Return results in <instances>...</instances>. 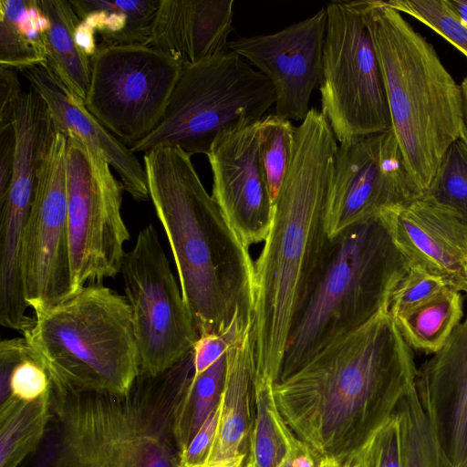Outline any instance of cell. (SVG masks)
<instances>
[{"mask_svg": "<svg viewBox=\"0 0 467 467\" xmlns=\"http://www.w3.org/2000/svg\"><path fill=\"white\" fill-rule=\"evenodd\" d=\"M417 369L413 350L384 308L279 377L273 393L300 441L345 462L395 413Z\"/></svg>", "mask_w": 467, "mask_h": 467, "instance_id": "obj_1", "label": "cell"}, {"mask_svg": "<svg viewBox=\"0 0 467 467\" xmlns=\"http://www.w3.org/2000/svg\"><path fill=\"white\" fill-rule=\"evenodd\" d=\"M337 150L327 119L310 109L296 126L290 165L254 260L250 337L255 379H277L294 322L326 259Z\"/></svg>", "mask_w": 467, "mask_h": 467, "instance_id": "obj_2", "label": "cell"}, {"mask_svg": "<svg viewBox=\"0 0 467 467\" xmlns=\"http://www.w3.org/2000/svg\"><path fill=\"white\" fill-rule=\"evenodd\" d=\"M193 376L192 349L124 394L53 389L45 437L20 467H180Z\"/></svg>", "mask_w": 467, "mask_h": 467, "instance_id": "obj_3", "label": "cell"}, {"mask_svg": "<svg viewBox=\"0 0 467 467\" xmlns=\"http://www.w3.org/2000/svg\"><path fill=\"white\" fill-rule=\"evenodd\" d=\"M156 215L176 265L199 337L253 326L254 261L204 188L192 156L178 147L143 155Z\"/></svg>", "mask_w": 467, "mask_h": 467, "instance_id": "obj_4", "label": "cell"}, {"mask_svg": "<svg viewBox=\"0 0 467 467\" xmlns=\"http://www.w3.org/2000/svg\"><path fill=\"white\" fill-rule=\"evenodd\" d=\"M361 6L382 71L393 130L424 195L452 142L460 138L462 94L436 50L386 1Z\"/></svg>", "mask_w": 467, "mask_h": 467, "instance_id": "obj_5", "label": "cell"}, {"mask_svg": "<svg viewBox=\"0 0 467 467\" xmlns=\"http://www.w3.org/2000/svg\"><path fill=\"white\" fill-rule=\"evenodd\" d=\"M408 269L379 217L331 238L320 273L294 322L278 378L389 308Z\"/></svg>", "mask_w": 467, "mask_h": 467, "instance_id": "obj_6", "label": "cell"}, {"mask_svg": "<svg viewBox=\"0 0 467 467\" xmlns=\"http://www.w3.org/2000/svg\"><path fill=\"white\" fill-rule=\"evenodd\" d=\"M23 336L42 354L63 392H128L140 355L126 297L100 284L34 315Z\"/></svg>", "mask_w": 467, "mask_h": 467, "instance_id": "obj_7", "label": "cell"}, {"mask_svg": "<svg viewBox=\"0 0 467 467\" xmlns=\"http://www.w3.org/2000/svg\"><path fill=\"white\" fill-rule=\"evenodd\" d=\"M275 103L272 82L227 50L182 67L161 122L129 148L135 153L178 147L191 156L206 155L219 134L259 122Z\"/></svg>", "mask_w": 467, "mask_h": 467, "instance_id": "obj_8", "label": "cell"}, {"mask_svg": "<svg viewBox=\"0 0 467 467\" xmlns=\"http://www.w3.org/2000/svg\"><path fill=\"white\" fill-rule=\"evenodd\" d=\"M325 8L322 114L339 143L391 130L382 71L361 0L333 1Z\"/></svg>", "mask_w": 467, "mask_h": 467, "instance_id": "obj_9", "label": "cell"}, {"mask_svg": "<svg viewBox=\"0 0 467 467\" xmlns=\"http://www.w3.org/2000/svg\"><path fill=\"white\" fill-rule=\"evenodd\" d=\"M124 188L109 162L67 137V194L75 292L120 273L130 233L121 215Z\"/></svg>", "mask_w": 467, "mask_h": 467, "instance_id": "obj_10", "label": "cell"}, {"mask_svg": "<svg viewBox=\"0 0 467 467\" xmlns=\"http://www.w3.org/2000/svg\"><path fill=\"white\" fill-rule=\"evenodd\" d=\"M120 273L140 355V374L157 376L182 358L199 334L152 224L125 254Z\"/></svg>", "mask_w": 467, "mask_h": 467, "instance_id": "obj_11", "label": "cell"}, {"mask_svg": "<svg viewBox=\"0 0 467 467\" xmlns=\"http://www.w3.org/2000/svg\"><path fill=\"white\" fill-rule=\"evenodd\" d=\"M182 67L149 46L100 47L91 59L88 111L126 146L158 126Z\"/></svg>", "mask_w": 467, "mask_h": 467, "instance_id": "obj_12", "label": "cell"}, {"mask_svg": "<svg viewBox=\"0 0 467 467\" xmlns=\"http://www.w3.org/2000/svg\"><path fill=\"white\" fill-rule=\"evenodd\" d=\"M25 298L42 313L75 293L68 234L67 137L56 132L40 167L21 249Z\"/></svg>", "mask_w": 467, "mask_h": 467, "instance_id": "obj_13", "label": "cell"}, {"mask_svg": "<svg viewBox=\"0 0 467 467\" xmlns=\"http://www.w3.org/2000/svg\"><path fill=\"white\" fill-rule=\"evenodd\" d=\"M420 196L392 130L339 143L327 213L328 237Z\"/></svg>", "mask_w": 467, "mask_h": 467, "instance_id": "obj_14", "label": "cell"}, {"mask_svg": "<svg viewBox=\"0 0 467 467\" xmlns=\"http://www.w3.org/2000/svg\"><path fill=\"white\" fill-rule=\"evenodd\" d=\"M327 26L326 8L275 33L229 41L232 51L263 73L275 92V114L302 121L319 83Z\"/></svg>", "mask_w": 467, "mask_h": 467, "instance_id": "obj_15", "label": "cell"}, {"mask_svg": "<svg viewBox=\"0 0 467 467\" xmlns=\"http://www.w3.org/2000/svg\"><path fill=\"white\" fill-rule=\"evenodd\" d=\"M259 123L224 130L206 154L212 196L247 248L265 242L273 212L259 152Z\"/></svg>", "mask_w": 467, "mask_h": 467, "instance_id": "obj_16", "label": "cell"}, {"mask_svg": "<svg viewBox=\"0 0 467 467\" xmlns=\"http://www.w3.org/2000/svg\"><path fill=\"white\" fill-rule=\"evenodd\" d=\"M379 217L408 266H419L467 294V222L462 216L422 195Z\"/></svg>", "mask_w": 467, "mask_h": 467, "instance_id": "obj_17", "label": "cell"}, {"mask_svg": "<svg viewBox=\"0 0 467 467\" xmlns=\"http://www.w3.org/2000/svg\"><path fill=\"white\" fill-rule=\"evenodd\" d=\"M415 387L442 467H459L467 459V313L445 345L417 369Z\"/></svg>", "mask_w": 467, "mask_h": 467, "instance_id": "obj_18", "label": "cell"}, {"mask_svg": "<svg viewBox=\"0 0 467 467\" xmlns=\"http://www.w3.org/2000/svg\"><path fill=\"white\" fill-rule=\"evenodd\" d=\"M45 100L56 132L73 137L101 155L119 175L126 191L135 201L150 199L144 166L128 146L106 129L55 76L47 63L21 71Z\"/></svg>", "mask_w": 467, "mask_h": 467, "instance_id": "obj_19", "label": "cell"}, {"mask_svg": "<svg viewBox=\"0 0 467 467\" xmlns=\"http://www.w3.org/2000/svg\"><path fill=\"white\" fill-rule=\"evenodd\" d=\"M234 0H161L149 47L182 67L228 50Z\"/></svg>", "mask_w": 467, "mask_h": 467, "instance_id": "obj_20", "label": "cell"}, {"mask_svg": "<svg viewBox=\"0 0 467 467\" xmlns=\"http://www.w3.org/2000/svg\"><path fill=\"white\" fill-rule=\"evenodd\" d=\"M250 332L227 351L220 420L212 451L204 465L228 462L249 451L254 421V375Z\"/></svg>", "mask_w": 467, "mask_h": 467, "instance_id": "obj_21", "label": "cell"}, {"mask_svg": "<svg viewBox=\"0 0 467 467\" xmlns=\"http://www.w3.org/2000/svg\"><path fill=\"white\" fill-rule=\"evenodd\" d=\"M49 21L45 34L47 65L67 90L86 102L91 78V59L78 46L75 30L80 19L69 0H39Z\"/></svg>", "mask_w": 467, "mask_h": 467, "instance_id": "obj_22", "label": "cell"}, {"mask_svg": "<svg viewBox=\"0 0 467 467\" xmlns=\"http://www.w3.org/2000/svg\"><path fill=\"white\" fill-rule=\"evenodd\" d=\"M104 47L149 46L161 0H69Z\"/></svg>", "mask_w": 467, "mask_h": 467, "instance_id": "obj_23", "label": "cell"}, {"mask_svg": "<svg viewBox=\"0 0 467 467\" xmlns=\"http://www.w3.org/2000/svg\"><path fill=\"white\" fill-rule=\"evenodd\" d=\"M48 26L39 0H1L0 67L23 71L47 63Z\"/></svg>", "mask_w": 467, "mask_h": 467, "instance_id": "obj_24", "label": "cell"}, {"mask_svg": "<svg viewBox=\"0 0 467 467\" xmlns=\"http://www.w3.org/2000/svg\"><path fill=\"white\" fill-rule=\"evenodd\" d=\"M53 389L33 401L12 395L0 401V467H20L38 449L51 418Z\"/></svg>", "mask_w": 467, "mask_h": 467, "instance_id": "obj_25", "label": "cell"}, {"mask_svg": "<svg viewBox=\"0 0 467 467\" xmlns=\"http://www.w3.org/2000/svg\"><path fill=\"white\" fill-rule=\"evenodd\" d=\"M393 318L412 350L432 355L445 345L463 318L462 293L446 287Z\"/></svg>", "mask_w": 467, "mask_h": 467, "instance_id": "obj_26", "label": "cell"}, {"mask_svg": "<svg viewBox=\"0 0 467 467\" xmlns=\"http://www.w3.org/2000/svg\"><path fill=\"white\" fill-rule=\"evenodd\" d=\"M272 380L254 379V421L249 453L254 467H281L299 441L275 403Z\"/></svg>", "mask_w": 467, "mask_h": 467, "instance_id": "obj_27", "label": "cell"}, {"mask_svg": "<svg viewBox=\"0 0 467 467\" xmlns=\"http://www.w3.org/2000/svg\"><path fill=\"white\" fill-rule=\"evenodd\" d=\"M404 467H442L432 428L420 403L416 387L399 403Z\"/></svg>", "mask_w": 467, "mask_h": 467, "instance_id": "obj_28", "label": "cell"}, {"mask_svg": "<svg viewBox=\"0 0 467 467\" xmlns=\"http://www.w3.org/2000/svg\"><path fill=\"white\" fill-rule=\"evenodd\" d=\"M296 126L275 113L259 123V152L274 205L290 165Z\"/></svg>", "mask_w": 467, "mask_h": 467, "instance_id": "obj_29", "label": "cell"}, {"mask_svg": "<svg viewBox=\"0 0 467 467\" xmlns=\"http://www.w3.org/2000/svg\"><path fill=\"white\" fill-rule=\"evenodd\" d=\"M467 222V147L459 138L446 150L427 192Z\"/></svg>", "mask_w": 467, "mask_h": 467, "instance_id": "obj_30", "label": "cell"}, {"mask_svg": "<svg viewBox=\"0 0 467 467\" xmlns=\"http://www.w3.org/2000/svg\"><path fill=\"white\" fill-rule=\"evenodd\" d=\"M387 4L427 26L467 57V26L444 0H390Z\"/></svg>", "mask_w": 467, "mask_h": 467, "instance_id": "obj_31", "label": "cell"}, {"mask_svg": "<svg viewBox=\"0 0 467 467\" xmlns=\"http://www.w3.org/2000/svg\"><path fill=\"white\" fill-rule=\"evenodd\" d=\"M227 370V352L192 381L188 399L187 434L189 442L220 403ZM189 444V443H188Z\"/></svg>", "mask_w": 467, "mask_h": 467, "instance_id": "obj_32", "label": "cell"}, {"mask_svg": "<svg viewBox=\"0 0 467 467\" xmlns=\"http://www.w3.org/2000/svg\"><path fill=\"white\" fill-rule=\"evenodd\" d=\"M347 462L350 467H404L401 429L396 412Z\"/></svg>", "mask_w": 467, "mask_h": 467, "instance_id": "obj_33", "label": "cell"}, {"mask_svg": "<svg viewBox=\"0 0 467 467\" xmlns=\"http://www.w3.org/2000/svg\"><path fill=\"white\" fill-rule=\"evenodd\" d=\"M446 287H449L448 285L441 277L419 266H409L406 275L391 296L389 310L395 317L430 299Z\"/></svg>", "mask_w": 467, "mask_h": 467, "instance_id": "obj_34", "label": "cell"}, {"mask_svg": "<svg viewBox=\"0 0 467 467\" xmlns=\"http://www.w3.org/2000/svg\"><path fill=\"white\" fill-rule=\"evenodd\" d=\"M251 329L252 327L244 328L235 324L223 333L200 337L192 348L194 377L214 364L230 348L242 340Z\"/></svg>", "mask_w": 467, "mask_h": 467, "instance_id": "obj_35", "label": "cell"}, {"mask_svg": "<svg viewBox=\"0 0 467 467\" xmlns=\"http://www.w3.org/2000/svg\"><path fill=\"white\" fill-rule=\"evenodd\" d=\"M221 405L219 403L183 450L180 464L192 467L205 464L217 433Z\"/></svg>", "mask_w": 467, "mask_h": 467, "instance_id": "obj_36", "label": "cell"}, {"mask_svg": "<svg viewBox=\"0 0 467 467\" xmlns=\"http://www.w3.org/2000/svg\"><path fill=\"white\" fill-rule=\"evenodd\" d=\"M22 91L16 71L0 67V128L13 124L15 105Z\"/></svg>", "mask_w": 467, "mask_h": 467, "instance_id": "obj_37", "label": "cell"}, {"mask_svg": "<svg viewBox=\"0 0 467 467\" xmlns=\"http://www.w3.org/2000/svg\"><path fill=\"white\" fill-rule=\"evenodd\" d=\"M15 151L16 133L13 124L0 128V203L10 187Z\"/></svg>", "mask_w": 467, "mask_h": 467, "instance_id": "obj_38", "label": "cell"}, {"mask_svg": "<svg viewBox=\"0 0 467 467\" xmlns=\"http://www.w3.org/2000/svg\"><path fill=\"white\" fill-rule=\"evenodd\" d=\"M96 34L91 26L81 20L75 30V38L78 46L90 59L93 58L99 48L96 44Z\"/></svg>", "mask_w": 467, "mask_h": 467, "instance_id": "obj_39", "label": "cell"}, {"mask_svg": "<svg viewBox=\"0 0 467 467\" xmlns=\"http://www.w3.org/2000/svg\"><path fill=\"white\" fill-rule=\"evenodd\" d=\"M462 94V124L460 134V139L467 147V77L463 78L460 84Z\"/></svg>", "mask_w": 467, "mask_h": 467, "instance_id": "obj_40", "label": "cell"}, {"mask_svg": "<svg viewBox=\"0 0 467 467\" xmlns=\"http://www.w3.org/2000/svg\"><path fill=\"white\" fill-rule=\"evenodd\" d=\"M447 6L467 26V0H444Z\"/></svg>", "mask_w": 467, "mask_h": 467, "instance_id": "obj_41", "label": "cell"}, {"mask_svg": "<svg viewBox=\"0 0 467 467\" xmlns=\"http://www.w3.org/2000/svg\"><path fill=\"white\" fill-rule=\"evenodd\" d=\"M248 454H249V451L246 453L239 456L238 458L228 461V462H224L218 463L215 465H202L199 467H244V464L248 458ZM180 467H192V466L180 464Z\"/></svg>", "mask_w": 467, "mask_h": 467, "instance_id": "obj_42", "label": "cell"}, {"mask_svg": "<svg viewBox=\"0 0 467 467\" xmlns=\"http://www.w3.org/2000/svg\"><path fill=\"white\" fill-rule=\"evenodd\" d=\"M318 467H350V464L348 462H342L334 459L322 458Z\"/></svg>", "mask_w": 467, "mask_h": 467, "instance_id": "obj_43", "label": "cell"}, {"mask_svg": "<svg viewBox=\"0 0 467 467\" xmlns=\"http://www.w3.org/2000/svg\"><path fill=\"white\" fill-rule=\"evenodd\" d=\"M244 467H254L252 460L250 458V453L248 454V458L246 460V462L244 464Z\"/></svg>", "mask_w": 467, "mask_h": 467, "instance_id": "obj_44", "label": "cell"}, {"mask_svg": "<svg viewBox=\"0 0 467 467\" xmlns=\"http://www.w3.org/2000/svg\"><path fill=\"white\" fill-rule=\"evenodd\" d=\"M281 467H293L290 462L287 460Z\"/></svg>", "mask_w": 467, "mask_h": 467, "instance_id": "obj_45", "label": "cell"}, {"mask_svg": "<svg viewBox=\"0 0 467 467\" xmlns=\"http://www.w3.org/2000/svg\"><path fill=\"white\" fill-rule=\"evenodd\" d=\"M459 467H467V459Z\"/></svg>", "mask_w": 467, "mask_h": 467, "instance_id": "obj_46", "label": "cell"}]
</instances>
